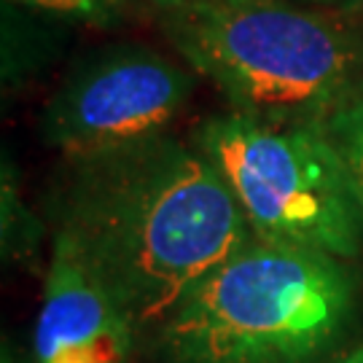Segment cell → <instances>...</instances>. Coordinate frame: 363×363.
<instances>
[{"instance_id":"6da1fadb","label":"cell","mask_w":363,"mask_h":363,"mask_svg":"<svg viewBox=\"0 0 363 363\" xmlns=\"http://www.w3.org/2000/svg\"><path fill=\"white\" fill-rule=\"evenodd\" d=\"M54 234L103 277L138 342L253 240L213 162L169 132L67 159Z\"/></svg>"},{"instance_id":"7a4b0ae2","label":"cell","mask_w":363,"mask_h":363,"mask_svg":"<svg viewBox=\"0 0 363 363\" xmlns=\"http://www.w3.org/2000/svg\"><path fill=\"white\" fill-rule=\"evenodd\" d=\"M363 283L352 261L250 240L159 325V363H318L347 337Z\"/></svg>"},{"instance_id":"3957f363","label":"cell","mask_w":363,"mask_h":363,"mask_svg":"<svg viewBox=\"0 0 363 363\" xmlns=\"http://www.w3.org/2000/svg\"><path fill=\"white\" fill-rule=\"evenodd\" d=\"M159 27L232 113L320 124L363 81V35L347 13L298 0H194Z\"/></svg>"},{"instance_id":"277c9868","label":"cell","mask_w":363,"mask_h":363,"mask_svg":"<svg viewBox=\"0 0 363 363\" xmlns=\"http://www.w3.org/2000/svg\"><path fill=\"white\" fill-rule=\"evenodd\" d=\"M191 143L229 186L256 240L352 261L363 253V208L320 124H274L223 113Z\"/></svg>"},{"instance_id":"5b68a950","label":"cell","mask_w":363,"mask_h":363,"mask_svg":"<svg viewBox=\"0 0 363 363\" xmlns=\"http://www.w3.org/2000/svg\"><path fill=\"white\" fill-rule=\"evenodd\" d=\"M196 81L164 54L118 43L89 54L40 113L43 140L67 159L156 138L183 113Z\"/></svg>"},{"instance_id":"8992f818","label":"cell","mask_w":363,"mask_h":363,"mask_svg":"<svg viewBox=\"0 0 363 363\" xmlns=\"http://www.w3.org/2000/svg\"><path fill=\"white\" fill-rule=\"evenodd\" d=\"M138 345L103 277L54 234L35 323V363H130Z\"/></svg>"},{"instance_id":"52a82bcc","label":"cell","mask_w":363,"mask_h":363,"mask_svg":"<svg viewBox=\"0 0 363 363\" xmlns=\"http://www.w3.org/2000/svg\"><path fill=\"white\" fill-rule=\"evenodd\" d=\"M320 130L342 159L363 208V81L320 121Z\"/></svg>"},{"instance_id":"ba28073f","label":"cell","mask_w":363,"mask_h":363,"mask_svg":"<svg viewBox=\"0 0 363 363\" xmlns=\"http://www.w3.org/2000/svg\"><path fill=\"white\" fill-rule=\"evenodd\" d=\"M13 6H22L30 11L76 19V22H91V25H108L116 22L124 13L130 0H6Z\"/></svg>"},{"instance_id":"9c48e42d","label":"cell","mask_w":363,"mask_h":363,"mask_svg":"<svg viewBox=\"0 0 363 363\" xmlns=\"http://www.w3.org/2000/svg\"><path fill=\"white\" fill-rule=\"evenodd\" d=\"M298 3L318 6V9H331V11H342V13H352L363 6V0H298Z\"/></svg>"},{"instance_id":"30bf717a","label":"cell","mask_w":363,"mask_h":363,"mask_svg":"<svg viewBox=\"0 0 363 363\" xmlns=\"http://www.w3.org/2000/svg\"><path fill=\"white\" fill-rule=\"evenodd\" d=\"M334 363H363V342H358L355 347H350V350L345 352L342 358H337Z\"/></svg>"},{"instance_id":"8fae6325","label":"cell","mask_w":363,"mask_h":363,"mask_svg":"<svg viewBox=\"0 0 363 363\" xmlns=\"http://www.w3.org/2000/svg\"><path fill=\"white\" fill-rule=\"evenodd\" d=\"M159 11H164V9H175V6H186V3H194V0H151Z\"/></svg>"}]
</instances>
